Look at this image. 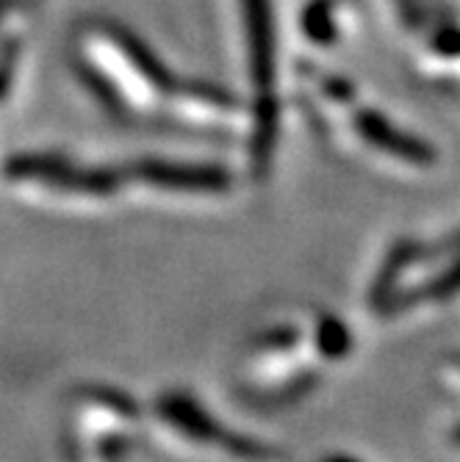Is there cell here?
<instances>
[{
    "mask_svg": "<svg viewBox=\"0 0 460 462\" xmlns=\"http://www.w3.org/2000/svg\"><path fill=\"white\" fill-rule=\"evenodd\" d=\"M305 33L316 42H330L336 36L330 20V0H314L311 9L305 12Z\"/></svg>",
    "mask_w": 460,
    "mask_h": 462,
    "instance_id": "8992f818",
    "label": "cell"
},
{
    "mask_svg": "<svg viewBox=\"0 0 460 462\" xmlns=\"http://www.w3.org/2000/svg\"><path fill=\"white\" fill-rule=\"evenodd\" d=\"M244 23H247V42H249V61H253V78L258 83V100H275V31L269 0H241Z\"/></svg>",
    "mask_w": 460,
    "mask_h": 462,
    "instance_id": "7a4b0ae2",
    "label": "cell"
},
{
    "mask_svg": "<svg viewBox=\"0 0 460 462\" xmlns=\"http://www.w3.org/2000/svg\"><path fill=\"white\" fill-rule=\"evenodd\" d=\"M158 410H161V415L170 421L175 430H181L183 435H189L192 440H222V443H228V448L230 451H236V454H244V457H256V454H261V451H256V448H249L247 443H236L230 435H225V432H220L214 424L217 421H211L192 399H186V396H166L161 404H158Z\"/></svg>",
    "mask_w": 460,
    "mask_h": 462,
    "instance_id": "277c9868",
    "label": "cell"
},
{
    "mask_svg": "<svg viewBox=\"0 0 460 462\" xmlns=\"http://www.w3.org/2000/svg\"><path fill=\"white\" fill-rule=\"evenodd\" d=\"M327 462H352V459H347V457H333V459H327Z\"/></svg>",
    "mask_w": 460,
    "mask_h": 462,
    "instance_id": "30bf717a",
    "label": "cell"
},
{
    "mask_svg": "<svg viewBox=\"0 0 460 462\" xmlns=\"http://www.w3.org/2000/svg\"><path fill=\"white\" fill-rule=\"evenodd\" d=\"M433 45L441 51V53H449V56H460V31L455 25H444L436 39H433Z\"/></svg>",
    "mask_w": 460,
    "mask_h": 462,
    "instance_id": "ba28073f",
    "label": "cell"
},
{
    "mask_svg": "<svg viewBox=\"0 0 460 462\" xmlns=\"http://www.w3.org/2000/svg\"><path fill=\"white\" fill-rule=\"evenodd\" d=\"M324 355H333V357H342L347 349H350V338H347V329L339 324V321H324V329H322V338H319Z\"/></svg>",
    "mask_w": 460,
    "mask_h": 462,
    "instance_id": "52a82bcc",
    "label": "cell"
},
{
    "mask_svg": "<svg viewBox=\"0 0 460 462\" xmlns=\"http://www.w3.org/2000/svg\"><path fill=\"white\" fill-rule=\"evenodd\" d=\"M355 128L361 131V136L374 144V147H380L391 155H397L399 161H408V163H419V166H427L433 163V150L419 142V139H413L408 134H399L397 128H391V125L380 116V114H374V111H361L355 116Z\"/></svg>",
    "mask_w": 460,
    "mask_h": 462,
    "instance_id": "5b68a950",
    "label": "cell"
},
{
    "mask_svg": "<svg viewBox=\"0 0 460 462\" xmlns=\"http://www.w3.org/2000/svg\"><path fill=\"white\" fill-rule=\"evenodd\" d=\"M12 178L17 180H31V183H45L61 191H75V194H108L114 189V180L103 172L92 170H78V166L56 158H20L12 161L9 170Z\"/></svg>",
    "mask_w": 460,
    "mask_h": 462,
    "instance_id": "6da1fadb",
    "label": "cell"
},
{
    "mask_svg": "<svg viewBox=\"0 0 460 462\" xmlns=\"http://www.w3.org/2000/svg\"><path fill=\"white\" fill-rule=\"evenodd\" d=\"M324 89H327V95H330V97H336V100H342V103H347V100L352 97V89L347 87L344 80H336V78L324 80Z\"/></svg>",
    "mask_w": 460,
    "mask_h": 462,
    "instance_id": "9c48e42d",
    "label": "cell"
},
{
    "mask_svg": "<svg viewBox=\"0 0 460 462\" xmlns=\"http://www.w3.org/2000/svg\"><path fill=\"white\" fill-rule=\"evenodd\" d=\"M134 175L150 186L181 189V191H225L230 186V178L222 170H217V166L142 161L134 166Z\"/></svg>",
    "mask_w": 460,
    "mask_h": 462,
    "instance_id": "3957f363",
    "label": "cell"
},
{
    "mask_svg": "<svg viewBox=\"0 0 460 462\" xmlns=\"http://www.w3.org/2000/svg\"><path fill=\"white\" fill-rule=\"evenodd\" d=\"M455 440H457V443H460V430H457V432H455Z\"/></svg>",
    "mask_w": 460,
    "mask_h": 462,
    "instance_id": "8fae6325",
    "label": "cell"
}]
</instances>
